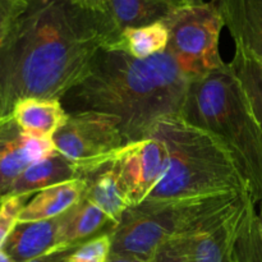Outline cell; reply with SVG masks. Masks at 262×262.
<instances>
[{
  "instance_id": "obj_27",
  "label": "cell",
  "mask_w": 262,
  "mask_h": 262,
  "mask_svg": "<svg viewBox=\"0 0 262 262\" xmlns=\"http://www.w3.org/2000/svg\"><path fill=\"white\" fill-rule=\"evenodd\" d=\"M71 2L78 7L83 8V9L91 10V12L101 13V14H105V12H106L105 0H71Z\"/></svg>"
},
{
  "instance_id": "obj_22",
  "label": "cell",
  "mask_w": 262,
  "mask_h": 262,
  "mask_svg": "<svg viewBox=\"0 0 262 262\" xmlns=\"http://www.w3.org/2000/svg\"><path fill=\"white\" fill-rule=\"evenodd\" d=\"M112 253V237L102 234L77 247L66 262H106Z\"/></svg>"
},
{
  "instance_id": "obj_8",
  "label": "cell",
  "mask_w": 262,
  "mask_h": 262,
  "mask_svg": "<svg viewBox=\"0 0 262 262\" xmlns=\"http://www.w3.org/2000/svg\"><path fill=\"white\" fill-rule=\"evenodd\" d=\"M133 206L145 201L160 182L166 168V150L155 137L127 143L112 154Z\"/></svg>"
},
{
  "instance_id": "obj_6",
  "label": "cell",
  "mask_w": 262,
  "mask_h": 262,
  "mask_svg": "<svg viewBox=\"0 0 262 262\" xmlns=\"http://www.w3.org/2000/svg\"><path fill=\"white\" fill-rule=\"evenodd\" d=\"M163 22L169 31L166 51L191 81L227 64L219 53L224 22L216 0L182 5Z\"/></svg>"
},
{
  "instance_id": "obj_11",
  "label": "cell",
  "mask_w": 262,
  "mask_h": 262,
  "mask_svg": "<svg viewBox=\"0 0 262 262\" xmlns=\"http://www.w3.org/2000/svg\"><path fill=\"white\" fill-rule=\"evenodd\" d=\"M117 223L99 206L83 199L59 216L55 250L77 248L94 238L110 234Z\"/></svg>"
},
{
  "instance_id": "obj_14",
  "label": "cell",
  "mask_w": 262,
  "mask_h": 262,
  "mask_svg": "<svg viewBox=\"0 0 262 262\" xmlns=\"http://www.w3.org/2000/svg\"><path fill=\"white\" fill-rule=\"evenodd\" d=\"M81 178L86 182L84 197L99 206L115 223L133 206L112 155L104 164L87 171Z\"/></svg>"
},
{
  "instance_id": "obj_7",
  "label": "cell",
  "mask_w": 262,
  "mask_h": 262,
  "mask_svg": "<svg viewBox=\"0 0 262 262\" xmlns=\"http://www.w3.org/2000/svg\"><path fill=\"white\" fill-rule=\"evenodd\" d=\"M59 154L77 169L78 178L104 164L114 151L127 145L114 120L95 113L72 114L53 136Z\"/></svg>"
},
{
  "instance_id": "obj_18",
  "label": "cell",
  "mask_w": 262,
  "mask_h": 262,
  "mask_svg": "<svg viewBox=\"0 0 262 262\" xmlns=\"http://www.w3.org/2000/svg\"><path fill=\"white\" fill-rule=\"evenodd\" d=\"M84 192L86 182L82 178L42 189L23 207L18 222H38L60 216L83 199Z\"/></svg>"
},
{
  "instance_id": "obj_26",
  "label": "cell",
  "mask_w": 262,
  "mask_h": 262,
  "mask_svg": "<svg viewBox=\"0 0 262 262\" xmlns=\"http://www.w3.org/2000/svg\"><path fill=\"white\" fill-rule=\"evenodd\" d=\"M76 248H66V250H54L51 252L46 253V255L40 256L37 258H33V260L28 262H66L67 258L69 257L73 251Z\"/></svg>"
},
{
  "instance_id": "obj_23",
  "label": "cell",
  "mask_w": 262,
  "mask_h": 262,
  "mask_svg": "<svg viewBox=\"0 0 262 262\" xmlns=\"http://www.w3.org/2000/svg\"><path fill=\"white\" fill-rule=\"evenodd\" d=\"M28 194L8 196L0 202V250L19 220L23 207L27 205Z\"/></svg>"
},
{
  "instance_id": "obj_1",
  "label": "cell",
  "mask_w": 262,
  "mask_h": 262,
  "mask_svg": "<svg viewBox=\"0 0 262 262\" xmlns=\"http://www.w3.org/2000/svg\"><path fill=\"white\" fill-rule=\"evenodd\" d=\"M115 38L104 14L71 0H33L0 45V117L28 97L60 100Z\"/></svg>"
},
{
  "instance_id": "obj_32",
  "label": "cell",
  "mask_w": 262,
  "mask_h": 262,
  "mask_svg": "<svg viewBox=\"0 0 262 262\" xmlns=\"http://www.w3.org/2000/svg\"><path fill=\"white\" fill-rule=\"evenodd\" d=\"M25 2H33V0H25Z\"/></svg>"
},
{
  "instance_id": "obj_29",
  "label": "cell",
  "mask_w": 262,
  "mask_h": 262,
  "mask_svg": "<svg viewBox=\"0 0 262 262\" xmlns=\"http://www.w3.org/2000/svg\"><path fill=\"white\" fill-rule=\"evenodd\" d=\"M0 262H17V261L13 260V258L10 257L7 252H4L3 250H0Z\"/></svg>"
},
{
  "instance_id": "obj_30",
  "label": "cell",
  "mask_w": 262,
  "mask_h": 262,
  "mask_svg": "<svg viewBox=\"0 0 262 262\" xmlns=\"http://www.w3.org/2000/svg\"><path fill=\"white\" fill-rule=\"evenodd\" d=\"M257 204L258 206H260V209H258V212H257V217H258V225H260V232L262 237V199L257 202Z\"/></svg>"
},
{
  "instance_id": "obj_15",
  "label": "cell",
  "mask_w": 262,
  "mask_h": 262,
  "mask_svg": "<svg viewBox=\"0 0 262 262\" xmlns=\"http://www.w3.org/2000/svg\"><path fill=\"white\" fill-rule=\"evenodd\" d=\"M59 216L38 222H18L2 250L17 262H28L55 250Z\"/></svg>"
},
{
  "instance_id": "obj_2",
  "label": "cell",
  "mask_w": 262,
  "mask_h": 262,
  "mask_svg": "<svg viewBox=\"0 0 262 262\" xmlns=\"http://www.w3.org/2000/svg\"><path fill=\"white\" fill-rule=\"evenodd\" d=\"M189 82L166 50L136 59L104 48L60 102L69 115L95 113L110 118L130 143L150 137L163 118L181 114Z\"/></svg>"
},
{
  "instance_id": "obj_28",
  "label": "cell",
  "mask_w": 262,
  "mask_h": 262,
  "mask_svg": "<svg viewBox=\"0 0 262 262\" xmlns=\"http://www.w3.org/2000/svg\"><path fill=\"white\" fill-rule=\"evenodd\" d=\"M106 262H152V260L146 261L141 260V258L132 257V256H123V255H114V253H110L109 258Z\"/></svg>"
},
{
  "instance_id": "obj_16",
  "label": "cell",
  "mask_w": 262,
  "mask_h": 262,
  "mask_svg": "<svg viewBox=\"0 0 262 262\" xmlns=\"http://www.w3.org/2000/svg\"><path fill=\"white\" fill-rule=\"evenodd\" d=\"M10 114L26 135L42 140H53L69 117L60 100L37 97L19 100Z\"/></svg>"
},
{
  "instance_id": "obj_5",
  "label": "cell",
  "mask_w": 262,
  "mask_h": 262,
  "mask_svg": "<svg viewBox=\"0 0 262 262\" xmlns=\"http://www.w3.org/2000/svg\"><path fill=\"white\" fill-rule=\"evenodd\" d=\"M250 193H222L179 201H146L129 207L114 229L112 253L152 260L174 238H188L242 206Z\"/></svg>"
},
{
  "instance_id": "obj_24",
  "label": "cell",
  "mask_w": 262,
  "mask_h": 262,
  "mask_svg": "<svg viewBox=\"0 0 262 262\" xmlns=\"http://www.w3.org/2000/svg\"><path fill=\"white\" fill-rule=\"evenodd\" d=\"M28 3L25 0H0V45L12 30L17 18L26 10Z\"/></svg>"
},
{
  "instance_id": "obj_10",
  "label": "cell",
  "mask_w": 262,
  "mask_h": 262,
  "mask_svg": "<svg viewBox=\"0 0 262 262\" xmlns=\"http://www.w3.org/2000/svg\"><path fill=\"white\" fill-rule=\"evenodd\" d=\"M211 227L183 238L188 262H237L235 241L248 201Z\"/></svg>"
},
{
  "instance_id": "obj_19",
  "label": "cell",
  "mask_w": 262,
  "mask_h": 262,
  "mask_svg": "<svg viewBox=\"0 0 262 262\" xmlns=\"http://www.w3.org/2000/svg\"><path fill=\"white\" fill-rule=\"evenodd\" d=\"M169 31L164 22L122 31L113 50H122L136 59H147L166 50Z\"/></svg>"
},
{
  "instance_id": "obj_4",
  "label": "cell",
  "mask_w": 262,
  "mask_h": 262,
  "mask_svg": "<svg viewBox=\"0 0 262 262\" xmlns=\"http://www.w3.org/2000/svg\"><path fill=\"white\" fill-rule=\"evenodd\" d=\"M179 117L225 146L257 204L262 199V129L228 63L189 82Z\"/></svg>"
},
{
  "instance_id": "obj_3",
  "label": "cell",
  "mask_w": 262,
  "mask_h": 262,
  "mask_svg": "<svg viewBox=\"0 0 262 262\" xmlns=\"http://www.w3.org/2000/svg\"><path fill=\"white\" fill-rule=\"evenodd\" d=\"M150 137L166 150V168L148 201H179L222 193H250L234 159L217 138L184 122L163 118ZM145 200V201H146Z\"/></svg>"
},
{
  "instance_id": "obj_17",
  "label": "cell",
  "mask_w": 262,
  "mask_h": 262,
  "mask_svg": "<svg viewBox=\"0 0 262 262\" xmlns=\"http://www.w3.org/2000/svg\"><path fill=\"white\" fill-rule=\"evenodd\" d=\"M78 178L77 169L71 161L58 151L35 161L13 183L8 196L37 193L55 184L66 183ZM7 196V197H8Z\"/></svg>"
},
{
  "instance_id": "obj_13",
  "label": "cell",
  "mask_w": 262,
  "mask_h": 262,
  "mask_svg": "<svg viewBox=\"0 0 262 262\" xmlns=\"http://www.w3.org/2000/svg\"><path fill=\"white\" fill-rule=\"evenodd\" d=\"M184 4H187L184 0H105L104 15L115 38L113 46L122 31L163 22Z\"/></svg>"
},
{
  "instance_id": "obj_12",
  "label": "cell",
  "mask_w": 262,
  "mask_h": 262,
  "mask_svg": "<svg viewBox=\"0 0 262 262\" xmlns=\"http://www.w3.org/2000/svg\"><path fill=\"white\" fill-rule=\"evenodd\" d=\"M237 48L262 61V0H216Z\"/></svg>"
},
{
  "instance_id": "obj_9",
  "label": "cell",
  "mask_w": 262,
  "mask_h": 262,
  "mask_svg": "<svg viewBox=\"0 0 262 262\" xmlns=\"http://www.w3.org/2000/svg\"><path fill=\"white\" fill-rule=\"evenodd\" d=\"M54 151L53 140L26 135L12 114L0 117V202L28 166Z\"/></svg>"
},
{
  "instance_id": "obj_25",
  "label": "cell",
  "mask_w": 262,
  "mask_h": 262,
  "mask_svg": "<svg viewBox=\"0 0 262 262\" xmlns=\"http://www.w3.org/2000/svg\"><path fill=\"white\" fill-rule=\"evenodd\" d=\"M152 262H188L183 238H174L161 246L154 256Z\"/></svg>"
},
{
  "instance_id": "obj_21",
  "label": "cell",
  "mask_w": 262,
  "mask_h": 262,
  "mask_svg": "<svg viewBox=\"0 0 262 262\" xmlns=\"http://www.w3.org/2000/svg\"><path fill=\"white\" fill-rule=\"evenodd\" d=\"M234 253L237 262H262V237L256 202L252 197L238 230Z\"/></svg>"
},
{
  "instance_id": "obj_31",
  "label": "cell",
  "mask_w": 262,
  "mask_h": 262,
  "mask_svg": "<svg viewBox=\"0 0 262 262\" xmlns=\"http://www.w3.org/2000/svg\"><path fill=\"white\" fill-rule=\"evenodd\" d=\"M187 4H200V3H204V0H184Z\"/></svg>"
},
{
  "instance_id": "obj_20",
  "label": "cell",
  "mask_w": 262,
  "mask_h": 262,
  "mask_svg": "<svg viewBox=\"0 0 262 262\" xmlns=\"http://www.w3.org/2000/svg\"><path fill=\"white\" fill-rule=\"evenodd\" d=\"M228 66L237 78L251 112L262 129V61L235 46L234 56Z\"/></svg>"
}]
</instances>
